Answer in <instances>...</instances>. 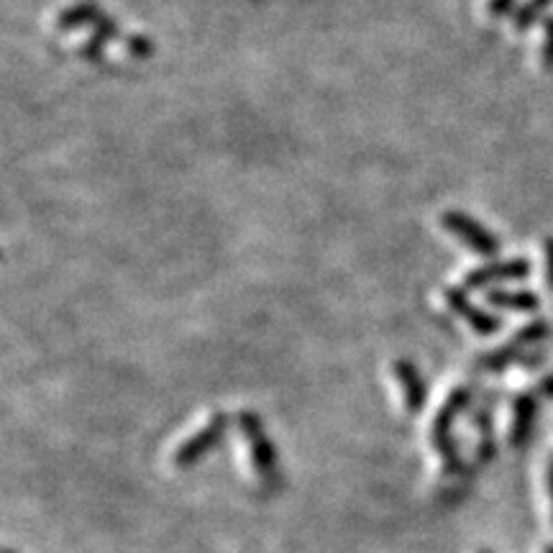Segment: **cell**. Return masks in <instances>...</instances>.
<instances>
[{"label":"cell","instance_id":"21","mask_svg":"<svg viewBox=\"0 0 553 553\" xmlns=\"http://www.w3.org/2000/svg\"><path fill=\"white\" fill-rule=\"evenodd\" d=\"M543 553H553V543H551V546H546V548H543Z\"/></svg>","mask_w":553,"mask_h":553},{"label":"cell","instance_id":"15","mask_svg":"<svg viewBox=\"0 0 553 553\" xmlns=\"http://www.w3.org/2000/svg\"><path fill=\"white\" fill-rule=\"evenodd\" d=\"M541 67L546 72H553V16L543 18V39H541Z\"/></svg>","mask_w":553,"mask_h":553},{"label":"cell","instance_id":"7","mask_svg":"<svg viewBox=\"0 0 553 553\" xmlns=\"http://www.w3.org/2000/svg\"><path fill=\"white\" fill-rule=\"evenodd\" d=\"M528 259H507V262H492L484 267L472 269L466 274L464 290H484L489 285H500V282H520L530 274Z\"/></svg>","mask_w":553,"mask_h":553},{"label":"cell","instance_id":"2","mask_svg":"<svg viewBox=\"0 0 553 553\" xmlns=\"http://www.w3.org/2000/svg\"><path fill=\"white\" fill-rule=\"evenodd\" d=\"M239 431L244 441L249 443V456L254 464V472L264 484H274L280 479V461H277V449H274L272 438L264 431V423L254 410H241L236 415Z\"/></svg>","mask_w":553,"mask_h":553},{"label":"cell","instance_id":"10","mask_svg":"<svg viewBox=\"0 0 553 553\" xmlns=\"http://www.w3.org/2000/svg\"><path fill=\"white\" fill-rule=\"evenodd\" d=\"M528 351H530L528 346L520 344L518 338H510V341H507L505 346H500V349L479 356L477 369L479 372H487V374H500V372H505V369L513 367V364H520Z\"/></svg>","mask_w":553,"mask_h":553},{"label":"cell","instance_id":"5","mask_svg":"<svg viewBox=\"0 0 553 553\" xmlns=\"http://www.w3.org/2000/svg\"><path fill=\"white\" fill-rule=\"evenodd\" d=\"M538 413H541V397L533 390L518 392L513 397V402H510V433H507V441L513 449H523L530 441V436L536 431Z\"/></svg>","mask_w":553,"mask_h":553},{"label":"cell","instance_id":"1","mask_svg":"<svg viewBox=\"0 0 553 553\" xmlns=\"http://www.w3.org/2000/svg\"><path fill=\"white\" fill-rule=\"evenodd\" d=\"M474 405V390L469 385H459L456 390H451V395L446 397V402L441 405V410L436 413L431 423V443L436 454L441 456L443 474L446 477H456L461 472V456H459V443L454 438V423L459 420V415L464 410H469Z\"/></svg>","mask_w":553,"mask_h":553},{"label":"cell","instance_id":"23","mask_svg":"<svg viewBox=\"0 0 553 553\" xmlns=\"http://www.w3.org/2000/svg\"><path fill=\"white\" fill-rule=\"evenodd\" d=\"M3 553H16V551H13V548H6V551H3Z\"/></svg>","mask_w":553,"mask_h":553},{"label":"cell","instance_id":"12","mask_svg":"<svg viewBox=\"0 0 553 553\" xmlns=\"http://www.w3.org/2000/svg\"><path fill=\"white\" fill-rule=\"evenodd\" d=\"M100 8L90 0H80L75 6L65 8V11L57 16V26L59 29H80V26H93L95 18L100 16Z\"/></svg>","mask_w":553,"mask_h":553},{"label":"cell","instance_id":"3","mask_svg":"<svg viewBox=\"0 0 553 553\" xmlns=\"http://www.w3.org/2000/svg\"><path fill=\"white\" fill-rule=\"evenodd\" d=\"M441 226L443 231L456 236L466 249L479 254V257H497L500 254V239L495 233L487 231L477 218L466 216L461 210H446L441 216Z\"/></svg>","mask_w":553,"mask_h":553},{"label":"cell","instance_id":"16","mask_svg":"<svg viewBox=\"0 0 553 553\" xmlns=\"http://www.w3.org/2000/svg\"><path fill=\"white\" fill-rule=\"evenodd\" d=\"M126 49H129L131 57L136 59H149L154 54V41L149 39V36H139V34H131L126 36Z\"/></svg>","mask_w":553,"mask_h":553},{"label":"cell","instance_id":"20","mask_svg":"<svg viewBox=\"0 0 553 553\" xmlns=\"http://www.w3.org/2000/svg\"><path fill=\"white\" fill-rule=\"evenodd\" d=\"M546 484H548V497H551V505H553V461H551V464H548Z\"/></svg>","mask_w":553,"mask_h":553},{"label":"cell","instance_id":"18","mask_svg":"<svg viewBox=\"0 0 553 553\" xmlns=\"http://www.w3.org/2000/svg\"><path fill=\"white\" fill-rule=\"evenodd\" d=\"M543 262H546V287L553 292V239L543 244Z\"/></svg>","mask_w":553,"mask_h":553},{"label":"cell","instance_id":"22","mask_svg":"<svg viewBox=\"0 0 553 553\" xmlns=\"http://www.w3.org/2000/svg\"><path fill=\"white\" fill-rule=\"evenodd\" d=\"M479 553H495V551H489V548H482V551H479Z\"/></svg>","mask_w":553,"mask_h":553},{"label":"cell","instance_id":"11","mask_svg":"<svg viewBox=\"0 0 553 553\" xmlns=\"http://www.w3.org/2000/svg\"><path fill=\"white\" fill-rule=\"evenodd\" d=\"M487 305L507 313H536L541 297L530 290H492L487 292Z\"/></svg>","mask_w":553,"mask_h":553},{"label":"cell","instance_id":"14","mask_svg":"<svg viewBox=\"0 0 553 553\" xmlns=\"http://www.w3.org/2000/svg\"><path fill=\"white\" fill-rule=\"evenodd\" d=\"M548 336H551V326L546 321H530L513 338H518L520 344L528 346V349H538V344H543Z\"/></svg>","mask_w":553,"mask_h":553},{"label":"cell","instance_id":"17","mask_svg":"<svg viewBox=\"0 0 553 553\" xmlns=\"http://www.w3.org/2000/svg\"><path fill=\"white\" fill-rule=\"evenodd\" d=\"M518 11V0H487V13L492 18L515 16Z\"/></svg>","mask_w":553,"mask_h":553},{"label":"cell","instance_id":"6","mask_svg":"<svg viewBox=\"0 0 553 553\" xmlns=\"http://www.w3.org/2000/svg\"><path fill=\"white\" fill-rule=\"evenodd\" d=\"M443 300H446L449 310H454L461 321L469 323L472 331H477L479 336H492V333H497L502 328L500 315L489 313V310L477 308L474 303H469L464 287H449V290H443Z\"/></svg>","mask_w":553,"mask_h":553},{"label":"cell","instance_id":"19","mask_svg":"<svg viewBox=\"0 0 553 553\" xmlns=\"http://www.w3.org/2000/svg\"><path fill=\"white\" fill-rule=\"evenodd\" d=\"M533 392H536L538 397H546V400H553V372L546 374V377H541V382H538V385L533 387Z\"/></svg>","mask_w":553,"mask_h":553},{"label":"cell","instance_id":"13","mask_svg":"<svg viewBox=\"0 0 553 553\" xmlns=\"http://www.w3.org/2000/svg\"><path fill=\"white\" fill-rule=\"evenodd\" d=\"M553 0H525V3H520L518 11H515L513 16V29L518 31V34H525L528 29H533V24H538L543 18V13L548 11V6H551Z\"/></svg>","mask_w":553,"mask_h":553},{"label":"cell","instance_id":"9","mask_svg":"<svg viewBox=\"0 0 553 553\" xmlns=\"http://www.w3.org/2000/svg\"><path fill=\"white\" fill-rule=\"evenodd\" d=\"M472 423H474V428H477V433H479L477 461H479V464H489V461L497 456L495 415H492V408H489V400H482L479 405H474Z\"/></svg>","mask_w":553,"mask_h":553},{"label":"cell","instance_id":"8","mask_svg":"<svg viewBox=\"0 0 553 553\" xmlns=\"http://www.w3.org/2000/svg\"><path fill=\"white\" fill-rule=\"evenodd\" d=\"M395 379L402 392V405L410 415H418L425 408V400H428V390H425V379L418 372L413 361H395Z\"/></svg>","mask_w":553,"mask_h":553},{"label":"cell","instance_id":"4","mask_svg":"<svg viewBox=\"0 0 553 553\" xmlns=\"http://www.w3.org/2000/svg\"><path fill=\"white\" fill-rule=\"evenodd\" d=\"M228 425H231V418H228L226 413L213 415V418H210L198 433H195V436H190L185 443H180V446H177L175 459H172L175 461V466L187 469V466L198 464L205 454H210V451L216 449L218 443L226 438Z\"/></svg>","mask_w":553,"mask_h":553}]
</instances>
